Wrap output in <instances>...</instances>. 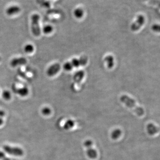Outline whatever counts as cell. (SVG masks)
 <instances>
[{
    "label": "cell",
    "mask_w": 160,
    "mask_h": 160,
    "mask_svg": "<svg viewBox=\"0 0 160 160\" xmlns=\"http://www.w3.org/2000/svg\"><path fill=\"white\" fill-rule=\"evenodd\" d=\"M120 101L125 104L127 107L131 109L138 116H143L145 113V111L143 108L138 106L133 99H132L127 95L122 96L120 97Z\"/></svg>",
    "instance_id": "1"
},
{
    "label": "cell",
    "mask_w": 160,
    "mask_h": 160,
    "mask_svg": "<svg viewBox=\"0 0 160 160\" xmlns=\"http://www.w3.org/2000/svg\"><path fill=\"white\" fill-rule=\"evenodd\" d=\"M87 62V57L86 56H83L81 57L80 59L74 58L70 62L65 63L63 66V68L66 71H70L74 67L85 66Z\"/></svg>",
    "instance_id": "2"
},
{
    "label": "cell",
    "mask_w": 160,
    "mask_h": 160,
    "mask_svg": "<svg viewBox=\"0 0 160 160\" xmlns=\"http://www.w3.org/2000/svg\"><path fill=\"white\" fill-rule=\"evenodd\" d=\"M40 19V17L37 14H34L31 17L32 32L36 37H38L41 35V29L39 25Z\"/></svg>",
    "instance_id": "3"
},
{
    "label": "cell",
    "mask_w": 160,
    "mask_h": 160,
    "mask_svg": "<svg viewBox=\"0 0 160 160\" xmlns=\"http://www.w3.org/2000/svg\"><path fill=\"white\" fill-rule=\"evenodd\" d=\"M4 151L12 155L16 156H21L24 154V152L22 149L21 148L17 147H13L5 145L3 147Z\"/></svg>",
    "instance_id": "4"
},
{
    "label": "cell",
    "mask_w": 160,
    "mask_h": 160,
    "mask_svg": "<svg viewBox=\"0 0 160 160\" xmlns=\"http://www.w3.org/2000/svg\"><path fill=\"white\" fill-rule=\"evenodd\" d=\"M84 145L86 147L87 154L89 157L92 159H94L97 156V152L92 148L93 143L91 141H87L84 143Z\"/></svg>",
    "instance_id": "5"
},
{
    "label": "cell",
    "mask_w": 160,
    "mask_h": 160,
    "mask_svg": "<svg viewBox=\"0 0 160 160\" xmlns=\"http://www.w3.org/2000/svg\"><path fill=\"white\" fill-rule=\"evenodd\" d=\"M145 17L142 15H139L137 17V20L132 25L131 29L133 31H136L139 30L140 28L145 23Z\"/></svg>",
    "instance_id": "6"
},
{
    "label": "cell",
    "mask_w": 160,
    "mask_h": 160,
    "mask_svg": "<svg viewBox=\"0 0 160 160\" xmlns=\"http://www.w3.org/2000/svg\"><path fill=\"white\" fill-rule=\"evenodd\" d=\"M61 69V66L58 63L53 64L47 69L46 73L49 76H53L58 73Z\"/></svg>",
    "instance_id": "7"
},
{
    "label": "cell",
    "mask_w": 160,
    "mask_h": 160,
    "mask_svg": "<svg viewBox=\"0 0 160 160\" xmlns=\"http://www.w3.org/2000/svg\"><path fill=\"white\" fill-rule=\"evenodd\" d=\"M21 10V8L19 6L12 5L6 9V12L7 15L11 16L20 13Z\"/></svg>",
    "instance_id": "8"
},
{
    "label": "cell",
    "mask_w": 160,
    "mask_h": 160,
    "mask_svg": "<svg viewBox=\"0 0 160 160\" xmlns=\"http://www.w3.org/2000/svg\"><path fill=\"white\" fill-rule=\"evenodd\" d=\"M27 63V60L23 57L21 58H13L10 62V65L13 67L17 66L24 65Z\"/></svg>",
    "instance_id": "9"
},
{
    "label": "cell",
    "mask_w": 160,
    "mask_h": 160,
    "mask_svg": "<svg viewBox=\"0 0 160 160\" xmlns=\"http://www.w3.org/2000/svg\"><path fill=\"white\" fill-rule=\"evenodd\" d=\"M84 75H85V73L82 70L78 71L75 75L74 77V82L76 85H78V86L80 85V83L84 77Z\"/></svg>",
    "instance_id": "10"
},
{
    "label": "cell",
    "mask_w": 160,
    "mask_h": 160,
    "mask_svg": "<svg viewBox=\"0 0 160 160\" xmlns=\"http://www.w3.org/2000/svg\"><path fill=\"white\" fill-rule=\"evenodd\" d=\"M147 131L150 135H154L158 133L159 129L158 127H156L153 124H149L147 126Z\"/></svg>",
    "instance_id": "11"
},
{
    "label": "cell",
    "mask_w": 160,
    "mask_h": 160,
    "mask_svg": "<svg viewBox=\"0 0 160 160\" xmlns=\"http://www.w3.org/2000/svg\"><path fill=\"white\" fill-rule=\"evenodd\" d=\"M105 61L109 68H111L114 65V58L111 55H108L105 58Z\"/></svg>",
    "instance_id": "12"
},
{
    "label": "cell",
    "mask_w": 160,
    "mask_h": 160,
    "mask_svg": "<svg viewBox=\"0 0 160 160\" xmlns=\"http://www.w3.org/2000/svg\"><path fill=\"white\" fill-rule=\"evenodd\" d=\"M17 93L21 97H24L28 95L29 93V90L26 87H23L17 89Z\"/></svg>",
    "instance_id": "13"
},
{
    "label": "cell",
    "mask_w": 160,
    "mask_h": 160,
    "mask_svg": "<svg viewBox=\"0 0 160 160\" xmlns=\"http://www.w3.org/2000/svg\"><path fill=\"white\" fill-rule=\"evenodd\" d=\"M74 15L77 18H81L84 15V11L81 8H77L74 11Z\"/></svg>",
    "instance_id": "14"
},
{
    "label": "cell",
    "mask_w": 160,
    "mask_h": 160,
    "mask_svg": "<svg viewBox=\"0 0 160 160\" xmlns=\"http://www.w3.org/2000/svg\"><path fill=\"white\" fill-rule=\"evenodd\" d=\"M53 26L51 25H45L44 27L43 28V32L45 33V34H50L53 31Z\"/></svg>",
    "instance_id": "15"
},
{
    "label": "cell",
    "mask_w": 160,
    "mask_h": 160,
    "mask_svg": "<svg viewBox=\"0 0 160 160\" xmlns=\"http://www.w3.org/2000/svg\"><path fill=\"white\" fill-rule=\"evenodd\" d=\"M24 50L26 53H31L34 51V46L31 44H28L24 46Z\"/></svg>",
    "instance_id": "16"
},
{
    "label": "cell",
    "mask_w": 160,
    "mask_h": 160,
    "mask_svg": "<svg viewBox=\"0 0 160 160\" xmlns=\"http://www.w3.org/2000/svg\"><path fill=\"white\" fill-rule=\"evenodd\" d=\"M2 97L6 100H10L11 98V94L8 90H5L2 92Z\"/></svg>",
    "instance_id": "17"
},
{
    "label": "cell",
    "mask_w": 160,
    "mask_h": 160,
    "mask_svg": "<svg viewBox=\"0 0 160 160\" xmlns=\"http://www.w3.org/2000/svg\"><path fill=\"white\" fill-rule=\"evenodd\" d=\"M42 113L45 115H49L51 112V110L49 107H45L42 110Z\"/></svg>",
    "instance_id": "18"
},
{
    "label": "cell",
    "mask_w": 160,
    "mask_h": 160,
    "mask_svg": "<svg viewBox=\"0 0 160 160\" xmlns=\"http://www.w3.org/2000/svg\"><path fill=\"white\" fill-rule=\"evenodd\" d=\"M121 134V131L119 130H117L113 132L112 133V138L113 139H116L118 138Z\"/></svg>",
    "instance_id": "19"
},
{
    "label": "cell",
    "mask_w": 160,
    "mask_h": 160,
    "mask_svg": "<svg viewBox=\"0 0 160 160\" xmlns=\"http://www.w3.org/2000/svg\"><path fill=\"white\" fill-rule=\"evenodd\" d=\"M152 29L154 31L158 32L160 31V26L158 25H154L152 26Z\"/></svg>",
    "instance_id": "20"
},
{
    "label": "cell",
    "mask_w": 160,
    "mask_h": 160,
    "mask_svg": "<svg viewBox=\"0 0 160 160\" xmlns=\"http://www.w3.org/2000/svg\"><path fill=\"white\" fill-rule=\"evenodd\" d=\"M6 156L5 153L1 152V151H0V159H1V160H3L4 158H6Z\"/></svg>",
    "instance_id": "21"
},
{
    "label": "cell",
    "mask_w": 160,
    "mask_h": 160,
    "mask_svg": "<svg viewBox=\"0 0 160 160\" xmlns=\"http://www.w3.org/2000/svg\"><path fill=\"white\" fill-rule=\"evenodd\" d=\"M5 112L2 110H0V118L4 117L5 115Z\"/></svg>",
    "instance_id": "22"
},
{
    "label": "cell",
    "mask_w": 160,
    "mask_h": 160,
    "mask_svg": "<svg viewBox=\"0 0 160 160\" xmlns=\"http://www.w3.org/2000/svg\"><path fill=\"white\" fill-rule=\"evenodd\" d=\"M3 123V120L1 118H0V125H1Z\"/></svg>",
    "instance_id": "23"
},
{
    "label": "cell",
    "mask_w": 160,
    "mask_h": 160,
    "mask_svg": "<svg viewBox=\"0 0 160 160\" xmlns=\"http://www.w3.org/2000/svg\"><path fill=\"white\" fill-rule=\"evenodd\" d=\"M2 160H10V159H9V158H7V157H6V158H4V159Z\"/></svg>",
    "instance_id": "24"
},
{
    "label": "cell",
    "mask_w": 160,
    "mask_h": 160,
    "mask_svg": "<svg viewBox=\"0 0 160 160\" xmlns=\"http://www.w3.org/2000/svg\"><path fill=\"white\" fill-rule=\"evenodd\" d=\"M1 58H0V61H1Z\"/></svg>",
    "instance_id": "25"
}]
</instances>
